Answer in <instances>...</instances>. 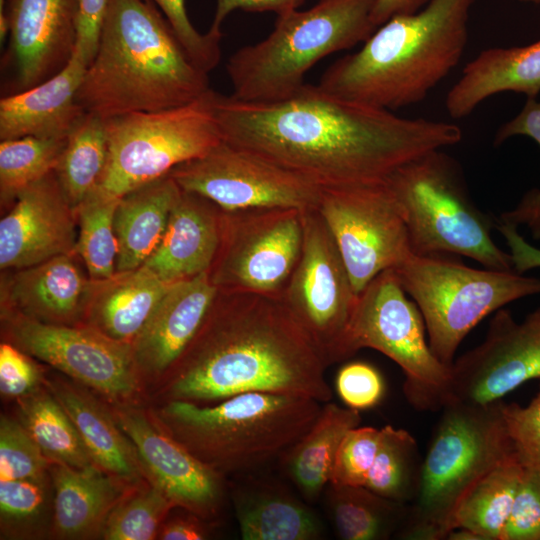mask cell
<instances>
[{
	"instance_id": "7",
	"label": "cell",
	"mask_w": 540,
	"mask_h": 540,
	"mask_svg": "<svg viewBox=\"0 0 540 540\" xmlns=\"http://www.w3.org/2000/svg\"><path fill=\"white\" fill-rule=\"evenodd\" d=\"M374 3L320 0L310 9L278 15L265 39L240 48L228 59L231 96L260 103L293 94L322 58L364 42L375 31L371 18Z\"/></svg>"
},
{
	"instance_id": "9",
	"label": "cell",
	"mask_w": 540,
	"mask_h": 540,
	"mask_svg": "<svg viewBox=\"0 0 540 540\" xmlns=\"http://www.w3.org/2000/svg\"><path fill=\"white\" fill-rule=\"evenodd\" d=\"M393 270L423 316L433 354L450 368L462 340L481 320L515 300L540 294L539 278L476 269L443 254L412 253Z\"/></svg>"
},
{
	"instance_id": "10",
	"label": "cell",
	"mask_w": 540,
	"mask_h": 540,
	"mask_svg": "<svg viewBox=\"0 0 540 540\" xmlns=\"http://www.w3.org/2000/svg\"><path fill=\"white\" fill-rule=\"evenodd\" d=\"M396 272L378 274L358 295L349 323L346 359L362 348L379 351L404 373L403 392L419 411H437L451 399V368L433 354L423 316Z\"/></svg>"
},
{
	"instance_id": "37",
	"label": "cell",
	"mask_w": 540,
	"mask_h": 540,
	"mask_svg": "<svg viewBox=\"0 0 540 540\" xmlns=\"http://www.w3.org/2000/svg\"><path fill=\"white\" fill-rule=\"evenodd\" d=\"M118 201L119 198L97 187L75 209L78 220L75 254L94 281L108 279L116 273L118 246L114 213Z\"/></svg>"
},
{
	"instance_id": "41",
	"label": "cell",
	"mask_w": 540,
	"mask_h": 540,
	"mask_svg": "<svg viewBox=\"0 0 540 540\" xmlns=\"http://www.w3.org/2000/svg\"><path fill=\"white\" fill-rule=\"evenodd\" d=\"M516 135L528 136L540 146V101L536 98L528 97L520 113L499 127L494 145ZM498 220L516 227L525 225L532 237L540 240V189L529 190L512 210L501 213Z\"/></svg>"
},
{
	"instance_id": "4",
	"label": "cell",
	"mask_w": 540,
	"mask_h": 540,
	"mask_svg": "<svg viewBox=\"0 0 540 540\" xmlns=\"http://www.w3.org/2000/svg\"><path fill=\"white\" fill-rule=\"evenodd\" d=\"M476 0H430L391 17L322 74L319 86L340 98L395 110L421 102L459 63Z\"/></svg>"
},
{
	"instance_id": "14",
	"label": "cell",
	"mask_w": 540,
	"mask_h": 540,
	"mask_svg": "<svg viewBox=\"0 0 540 540\" xmlns=\"http://www.w3.org/2000/svg\"><path fill=\"white\" fill-rule=\"evenodd\" d=\"M298 262L280 293L327 365L346 359L345 342L358 295L317 208L302 211Z\"/></svg>"
},
{
	"instance_id": "53",
	"label": "cell",
	"mask_w": 540,
	"mask_h": 540,
	"mask_svg": "<svg viewBox=\"0 0 540 540\" xmlns=\"http://www.w3.org/2000/svg\"><path fill=\"white\" fill-rule=\"evenodd\" d=\"M430 0H375L371 18L376 27L391 17L422 9Z\"/></svg>"
},
{
	"instance_id": "21",
	"label": "cell",
	"mask_w": 540,
	"mask_h": 540,
	"mask_svg": "<svg viewBox=\"0 0 540 540\" xmlns=\"http://www.w3.org/2000/svg\"><path fill=\"white\" fill-rule=\"evenodd\" d=\"M218 291L209 271L169 285L132 343L140 375H166L201 328Z\"/></svg>"
},
{
	"instance_id": "35",
	"label": "cell",
	"mask_w": 540,
	"mask_h": 540,
	"mask_svg": "<svg viewBox=\"0 0 540 540\" xmlns=\"http://www.w3.org/2000/svg\"><path fill=\"white\" fill-rule=\"evenodd\" d=\"M522 472L523 466L511 461L481 478L457 507L451 530L464 528L481 540H500Z\"/></svg>"
},
{
	"instance_id": "30",
	"label": "cell",
	"mask_w": 540,
	"mask_h": 540,
	"mask_svg": "<svg viewBox=\"0 0 540 540\" xmlns=\"http://www.w3.org/2000/svg\"><path fill=\"white\" fill-rule=\"evenodd\" d=\"M233 497L244 540H316L323 535L318 516L281 488L251 485Z\"/></svg>"
},
{
	"instance_id": "34",
	"label": "cell",
	"mask_w": 540,
	"mask_h": 540,
	"mask_svg": "<svg viewBox=\"0 0 540 540\" xmlns=\"http://www.w3.org/2000/svg\"><path fill=\"white\" fill-rule=\"evenodd\" d=\"M19 421L51 463L84 468L94 464L73 421L49 390L18 398Z\"/></svg>"
},
{
	"instance_id": "2",
	"label": "cell",
	"mask_w": 540,
	"mask_h": 540,
	"mask_svg": "<svg viewBox=\"0 0 540 540\" xmlns=\"http://www.w3.org/2000/svg\"><path fill=\"white\" fill-rule=\"evenodd\" d=\"M321 352L281 294L222 291L166 373V401L211 405L249 392L332 399Z\"/></svg>"
},
{
	"instance_id": "17",
	"label": "cell",
	"mask_w": 540,
	"mask_h": 540,
	"mask_svg": "<svg viewBox=\"0 0 540 540\" xmlns=\"http://www.w3.org/2000/svg\"><path fill=\"white\" fill-rule=\"evenodd\" d=\"M535 379L540 380V307L521 322L501 308L483 341L454 360L450 401L491 404Z\"/></svg>"
},
{
	"instance_id": "26",
	"label": "cell",
	"mask_w": 540,
	"mask_h": 540,
	"mask_svg": "<svg viewBox=\"0 0 540 540\" xmlns=\"http://www.w3.org/2000/svg\"><path fill=\"white\" fill-rule=\"evenodd\" d=\"M523 93L536 98L540 92V39L520 47L483 50L466 64L451 87L446 110L452 118L470 114L488 97L502 93Z\"/></svg>"
},
{
	"instance_id": "45",
	"label": "cell",
	"mask_w": 540,
	"mask_h": 540,
	"mask_svg": "<svg viewBox=\"0 0 540 540\" xmlns=\"http://www.w3.org/2000/svg\"><path fill=\"white\" fill-rule=\"evenodd\" d=\"M502 412L518 463L540 470V384L526 406L504 402Z\"/></svg>"
},
{
	"instance_id": "13",
	"label": "cell",
	"mask_w": 540,
	"mask_h": 540,
	"mask_svg": "<svg viewBox=\"0 0 540 540\" xmlns=\"http://www.w3.org/2000/svg\"><path fill=\"white\" fill-rule=\"evenodd\" d=\"M302 240L298 209L222 210L211 281L222 291L280 294L298 262Z\"/></svg>"
},
{
	"instance_id": "33",
	"label": "cell",
	"mask_w": 540,
	"mask_h": 540,
	"mask_svg": "<svg viewBox=\"0 0 540 540\" xmlns=\"http://www.w3.org/2000/svg\"><path fill=\"white\" fill-rule=\"evenodd\" d=\"M108 154L105 118L86 112L68 135L54 170L62 192L74 210L99 186Z\"/></svg>"
},
{
	"instance_id": "43",
	"label": "cell",
	"mask_w": 540,
	"mask_h": 540,
	"mask_svg": "<svg viewBox=\"0 0 540 540\" xmlns=\"http://www.w3.org/2000/svg\"><path fill=\"white\" fill-rule=\"evenodd\" d=\"M380 429L360 425L350 429L337 450L329 484L364 486L373 465Z\"/></svg>"
},
{
	"instance_id": "44",
	"label": "cell",
	"mask_w": 540,
	"mask_h": 540,
	"mask_svg": "<svg viewBox=\"0 0 540 540\" xmlns=\"http://www.w3.org/2000/svg\"><path fill=\"white\" fill-rule=\"evenodd\" d=\"M147 1L159 7L178 40L198 67L209 73L218 65L221 59L222 37L209 31L205 34L199 33L187 15L185 0Z\"/></svg>"
},
{
	"instance_id": "11",
	"label": "cell",
	"mask_w": 540,
	"mask_h": 540,
	"mask_svg": "<svg viewBox=\"0 0 540 540\" xmlns=\"http://www.w3.org/2000/svg\"><path fill=\"white\" fill-rule=\"evenodd\" d=\"M212 92L174 108L105 118L109 154L98 187L120 198L218 145Z\"/></svg>"
},
{
	"instance_id": "16",
	"label": "cell",
	"mask_w": 540,
	"mask_h": 540,
	"mask_svg": "<svg viewBox=\"0 0 540 540\" xmlns=\"http://www.w3.org/2000/svg\"><path fill=\"white\" fill-rule=\"evenodd\" d=\"M169 175L181 190L201 195L224 211L317 208L322 189L306 179L223 140Z\"/></svg>"
},
{
	"instance_id": "31",
	"label": "cell",
	"mask_w": 540,
	"mask_h": 540,
	"mask_svg": "<svg viewBox=\"0 0 540 540\" xmlns=\"http://www.w3.org/2000/svg\"><path fill=\"white\" fill-rule=\"evenodd\" d=\"M360 423V411L326 402L308 431L284 453L287 473L305 499L316 500L329 484L342 439Z\"/></svg>"
},
{
	"instance_id": "29",
	"label": "cell",
	"mask_w": 540,
	"mask_h": 540,
	"mask_svg": "<svg viewBox=\"0 0 540 540\" xmlns=\"http://www.w3.org/2000/svg\"><path fill=\"white\" fill-rule=\"evenodd\" d=\"M181 189L168 174L119 198L114 213L116 273L141 267L160 243Z\"/></svg>"
},
{
	"instance_id": "32",
	"label": "cell",
	"mask_w": 540,
	"mask_h": 540,
	"mask_svg": "<svg viewBox=\"0 0 540 540\" xmlns=\"http://www.w3.org/2000/svg\"><path fill=\"white\" fill-rule=\"evenodd\" d=\"M326 496L335 530L343 540L397 537L410 510V504L389 500L365 486L329 484Z\"/></svg>"
},
{
	"instance_id": "51",
	"label": "cell",
	"mask_w": 540,
	"mask_h": 540,
	"mask_svg": "<svg viewBox=\"0 0 540 540\" xmlns=\"http://www.w3.org/2000/svg\"><path fill=\"white\" fill-rule=\"evenodd\" d=\"M495 228L506 240L513 270L519 274L540 268V249L528 243L517 231V227L496 219Z\"/></svg>"
},
{
	"instance_id": "3",
	"label": "cell",
	"mask_w": 540,
	"mask_h": 540,
	"mask_svg": "<svg viewBox=\"0 0 540 540\" xmlns=\"http://www.w3.org/2000/svg\"><path fill=\"white\" fill-rule=\"evenodd\" d=\"M209 90L208 73L194 63L154 3L109 1L77 94L86 112L109 118L164 110Z\"/></svg>"
},
{
	"instance_id": "42",
	"label": "cell",
	"mask_w": 540,
	"mask_h": 540,
	"mask_svg": "<svg viewBox=\"0 0 540 540\" xmlns=\"http://www.w3.org/2000/svg\"><path fill=\"white\" fill-rule=\"evenodd\" d=\"M50 464L21 422L2 415L0 480L42 477L48 474Z\"/></svg>"
},
{
	"instance_id": "18",
	"label": "cell",
	"mask_w": 540,
	"mask_h": 540,
	"mask_svg": "<svg viewBox=\"0 0 540 540\" xmlns=\"http://www.w3.org/2000/svg\"><path fill=\"white\" fill-rule=\"evenodd\" d=\"M109 408L132 442L149 484L175 507L202 519L218 512L224 494L222 474L197 459L144 410L125 401L112 402Z\"/></svg>"
},
{
	"instance_id": "8",
	"label": "cell",
	"mask_w": 540,
	"mask_h": 540,
	"mask_svg": "<svg viewBox=\"0 0 540 540\" xmlns=\"http://www.w3.org/2000/svg\"><path fill=\"white\" fill-rule=\"evenodd\" d=\"M386 182L403 210L414 254L462 255L487 269L513 270L510 254L492 239L496 219L473 203L459 165L441 149L403 164Z\"/></svg>"
},
{
	"instance_id": "36",
	"label": "cell",
	"mask_w": 540,
	"mask_h": 540,
	"mask_svg": "<svg viewBox=\"0 0 540 540\" xmlns=\"http://www.w3.org/2000/svg\"><path fill=\"white\" fill-rule=\"evenodd\" d=\"M423 458L416 439L386 425L380 429L378 450L365 487L392 501L411 504L421 481Z\"/></svg>"
},
{
	"instance_id": "22",
	"label": "cell",
	"mask_w": 540,
	"mask_h": 540,
	"mask_svg": "<svg viewBox=\"0 0 540 540\" xmlns=\"http://www.w3.org/2000/svg\"><path fill=\"white\" fill-rule=\"evenodd\" d=\"M75 255H59L14 270L9 278L2 279L1 307L45 323L80 324L94 281L84 275Z\"/></svg>"
},
{
	"instance_id": "6",
	"label": "cell",
	"mask_w": 540,
	"mask_h": 540,
	"mask_svg": "<svg viewBox=\"0 0 540 540\" xmlns=\"http://www.w3.org/2000/svg\"><path fill=\"white\" fill-rule=\"evenodd\" d=\"M503 403L450 401L442 408L423 458L417 496L396 538L446 539L455 511L471 488L494 468L517 461Z\"/></svg>"
},
{
	"instance_id": "28",
	"label": "cell",
	"mask_w": 540,
	"mask_h": 540,
	"mask_svg": "<svg viewBox=\"0 0 540 540\" xmlns=\"http://www.w3.org/2000/svg\"><path fill=\"white\" fill-rule=\"evenodd\" d=\"M169 285L144 266L94 281L85 324L132 345Z\"/></svg>"
},
{
	"instance_id": "25",
	"label": "cell",
	"mask_w": 540,
	"mask_h": 540,
	"mask_svg": "<svg viewBox=\"0 0 540 540\" xmlns=\"http://www.w3.org/2000/svg\"><path fill=\"white\" fill-rule=\"evenodd\" d=\"M49 471L53 486L52 534L59 539L102 535L111 511L126 495L127 483L95 464L73 468L51 463Z\"/></svg>"
},
{
	"instance_id": "1",
	"label": "cell",
	"mask_w": 540,
	"mask_h": 540,
	"mask_svg": "<svg viewBox=\"0 0 540 540\" xmlns=\"http://www.w3.org/2000/svg\"><path fill=\"white\" fill-rule=\"evenodd\" d=\"M212 102L224 142L321 189L385 182L410 160L462 139L455 124L401 117L306 83L277 101L213 91Z\"/></svg>"
},
{
	"instance_id": "47",
	"label": "cell",
	"mask_w": 540,
	"mask_h": 540,
	"mask_svg": "<svg viewBox=\"0 0 540 540\" xmlns=\"http://www.w3.org/2000/svg\"><path fill=\"white\" fill-rule=\"evenodd\" d=\"M335 387L345 405L358 411L375 407L385 392L379 371L361 361L344 365L337 373Z\"/></svg>"
},
{
	"instance_id": "48",
	"label": "cell",
	"mask_w": 540,
	"mask_h": 540,
	"mask_svg": "<svg viewBox=\"0 0 540 540\" xmlns=\"http://www.w3.org/2000/svg\"><path fill=\"white\" fill-rule=\"evenodd\" d=\"M33 357L10 342L0 345V392L4 397L21 398L41 387L45 380Z\"/></svg>"
},
{
	"instance_id": "20",
	"label": "cell",
	"mask_w": 540,
	"mask_h": 540,
	"mask_svg": "<svg viewBox=\"0 0 540 540\" xmlns=\"http://www.w3.org/2000/svg\"><path fill=\"white\" fill-rule=\"evenodd\" d=\"M76 211L54 171L23 189L0 220V268L17 270L75 254Z\"/></svg>"
},
{
	"instance_id": "12",
	"label": "cell",
	"mask_w": 540,
	"mask_h": 540,
	"mask_svg": "<svg viewBox=\"0 0 540 540\" xmlns=\"http://www.w3.org/2000/svg\"><path fill=\"white\" fill-rule=\"evenodd\" d=\"M317 210L356 295L412 254L403 210L387 182L322 189Z\"/></svg>"
},
{
	"instance_id": "49",
	"label": "cell",
	"mask_w": 540,
	"mask_h": 540,
	"mask_svg": "<svg viewBox=\"0 0 540 540\" xmlns=\"http://www.w3.org/2000/svg\"><path fill=\"white\" fill-rule=\"evenodd\" d=\"M110 0H79L76 48L88 65L95 56Z\"/></svg>"
},
{
	"instance_id": "5",
	"label": "cell",
	"mask_w": 540,
	"mask_h": 540,
	"mask_svg": "<svg viewBox=\"0 0 540 540\" xmlns=\"http://www.w3.org/2000/svg\"><path fill=\"white\" fill-rule=\"evenodd\" d=\"M321 407L312 398L249 392L211 405L165 401L152 416L197 459L224 475L283 455L312 426Z\"/></svg>"
},
{
	"instance_id": "23",
	"label": "cell",
	"mask_w": 540,
	"mask_h": 540,
	"mask_svg": "<svg viewBox=\"0 0 540 540\" xmlns=\"http://www.w3.org/2000/svg\"><path fill=\"white\" fill-rule=\"evenodd\" d=\"M88 63L75 47L68 64L56 75L0 100V140L26 136L67 138L86 111L77 94Z\"/></svg>"
},
{
	"instance_id": "50",
	"label": "cell",
	"mask_w": 540,
	"mask_h": 540,
	"mask_svg": "<svg viewBox=\"0 0 540 540\" xmlns=\"http://www.w3.org/2000/svg\"><path fill=\"white\" fill-rule=\"evenodd\" d=\"M216 12L209 32L222 37L221 25L235 9L248 12H274L277 15L298 9L307 0H216Z\"/></svg>"
},
{
	"instance_id": "19",
	"label": "cell",
	"mask_w": 540,
	"mask_h": 540,
	"mask_svg": "<svg viewBox=\"0 0 540 540\" xmlns=\"http://www.w3.org/2000/svg\"><path fill=\"white\" fill-rule=\"evenodd\" d=\"M78 14L79 0H6L9 94L44 82L68 64L76 46Z\"/></svg>"
},
{
	"instance_id": "46",
	"label": "cell",
	"mask_w": 540,
	"mask_h": 540,
	"mask_svg": "<svg viewBox=\"0 0 540 540\" xmlns=\"http://www.w3.org/2000/svg\"><path fill=\"white\" fill-rule=\"evenodd\" d=\"M500 540H540V470L523 467Z\"/></svg>"
},
{
	"instance_id": "24",
	"label": "cell",
	"mask_w": 540,
	"mask_h": 540,
	"mask_svg": "<svg viewBox=\"0 0 540 540\" xmlns=\"http://www.w3.org/2000/svg\"><path fill=\"white\" fill-rule=\"evenodd\" d=\"M221 220L216 204L181 190L160 243L142 266L167 284L208 272L218 252Z\"/></svg>"
},
{
	"instance_id": "54",
	"label": "cell",
	"mask_w": 540,
	"mask_h": 540,
	"mask_svg": "<svg viewBox=\"0 0 540 540\" xmlns=\"http://www.w3.org/2000/svg\"><path fill=\"white\" fill-rule=\"evenodd\" d=\"M519 1H522V2H530V3H535V4H539V3H540V0H519Z\"/></svg>"
},
{
	"instance_id": "27",
	"label": "cell",
	"mask_w": 540,
	"mask_h": 540,
	"mask_svg": "<svg viewBox=\"0 0 540 540\" xmlns=\"http://www.w3.org/2000/svg\"><path fill=\"white\" fill-rule=\"evenodd\" d=\"M46 383L73 421L94 464L127 484L141 481L144 475L136 450L109 406L81 386L61 380Z\"/></svg>"
},
{
	"instance_id": "52",
	"label": "cell",
	"mask_w": 540,
	"mask_h": 540,
	"mask_svg": "<svg viewBox=\"0 0 540 540\" xmlns=\"http://www.w3.org/2000/svg\"><path fill=\"white\" fill-rule=\"evenodd\" d=\"M198 515L188 512V515L177 516L163 523L157 538L162 540H202L208 532Z\"/></svg>"
},
{
	"instance_id": "39",
	"label": "cell",
	"mask_w": 540,
	"mask_h": 540,
	"mask_svg": "<svg viewBox=\"0 0 540 540\" xmlns=\"http://www.w3.org/2000/svg\"><path fill=\"white\" fill-rule=\"evenodd\" d=\"M48 477L0 480L2 536L23 538L37 534L49 504H53L52 480Z\"/></svg>"
},
{
	"instance_id": "15",
	"label": "cell",
	"mask_w": 540,
	"mask_h": 540,
	"mask_svg": "<svg viewBox=\"0 0 540 540\" xmlns=\"http://www.w3.org/2000/svg\"><path fill=\"white\" fill-rule=\"evenodd\" d=\"M1 320L7 342L112 402H123L139 391L132 345L87 324L45 323L3 307Z\"/></svg>"
},
{
	"instance_id": "38",
	"label": "cell",
	"mask_w": 540,
	"mask_h": 540,
	"mask_svg": "<svg viewBox=\"0 0 540 540\" xmlns=\"http://www.w3.org/2000/svg\"><path fill=\"white\" fill-rule=\"evenodd\" d=\"M66 141L33 136L1 140V205H12L23 189L53 172Z\"/></svg>"
},
{
	"instance_id": "40",
	"label": "cell",
	"mask_w": 540,
	"mask_h": 540,
	"mask_svg": "<svg viewBox=\"0 0 540 540\" xmlns=\"http://www.w3.org/2000/svg\"><path fill=\"white\" fill-rule=\"evenodd\" d=\"M173 502L158 488L149 487L125 495L111 511L102 534L106 540H152Z\"/></svg>"
}]
</instances>
